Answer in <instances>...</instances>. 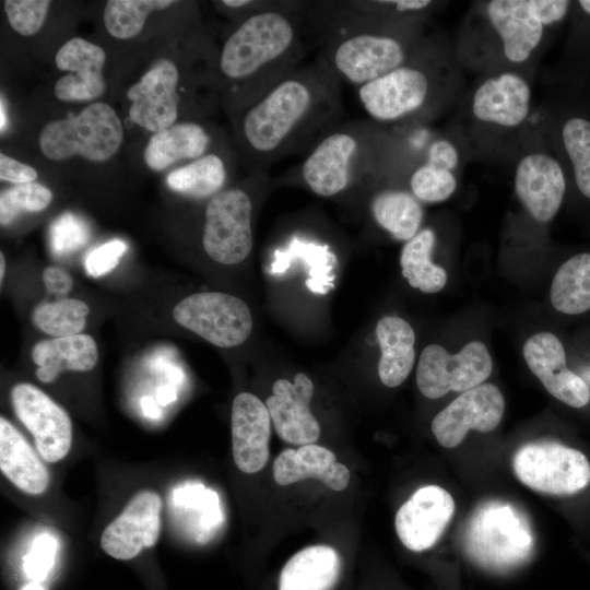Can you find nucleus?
<instances>
[{
	"label": "nucleus",
	"mask_w": 590,
	"mask_h": 590,
	"mask_svg": "<svg viewBox=\"0 0 590 590\" xmlns=\"http://www.w3.org/2000/svg\"><path fill=\"white\" fill-rule=\"evenodd\" d=\"M141 406L143 414L149 418H158L161 411L157 408L155 401L151 397H144L141 399Z\"/></svg>",
	"instance_id": "09e8293b"
},
{
	"label": "nucleus",
	"mask_w": 590,
	"mask_h": 590,
	"mask_svg": "<svg viewBox=\"0 0 590 590\" xmlns=\"http://www.w3.org/2000/svg\"><path fill=\"white\" fill-rule=\"evenodd\" d=\"M232 450L237 468L256 473L269 459L271 417L263 403L250 392H240L232 405Z\"/></svg>",
	"instance_id": "b1692460"
},
{
	"label": "nucleus",
	"mask_w": 590,
	"mask_h": 590,
	"mask_svg": "<svg viewBox=\"0 0 590 590\" xmlns=\"http://www.w3.org/2000/svg\"><path fill=\"white\" fill-rule=\"evenodd\" d=\"M388 134L370 122L337 125L297 166L300 180L320 197H334L368 174L382 172L390 158Z\"/></svg>",
	"instance_id": "20e7f679"
},
{
	"label": "nucleus",
	"mask_w": 590,
	"mask_h": 590,
	"mask_svg": "<svg viewBox=\"0 0 590 590\" xmlns=\"http://www.w3.org/2000/svg\"><path fill=\"white\" fill-rule=\"evenodd\" d=\"M87 238V227L71 213L62 214L50 227V247L56 256H66L79 250L86 244Z\"/></svg>",
	"instance_id": "79ce46f5"
},
{
	"label": "nucleus",
	"mask_w": 590,
	"mask_h": 590,
	"mask_svg": "<svg viewBox=\"0 0 590 590\" xmlns=\"http://www.w3.org/2000/svg\"><path fill=\"white\" fill-rule=\"evenodd\" d=\"M173 317L180 326L219 347L244 343L252 329V317L240 298L221 292H202L178 302Z\"/></svg>",
	"instance_id": "9b49d317"
},
{
	"label": "nucleus",
	"mask_w": 590,
	"mask_h": 590,
	"mask_svg": "<svg viewBox=\"0 0 590 590\" xmlns=\"http://www.w3.org/2000/svg\"><path fill=\"white\" fill-rule=\"evenodd\" d=\"M179 83L180 71L174 60L161 58L155 61L127 90L130 120L152 133L175 125L181 99Z\"/></svg>",
	"instance_id": "4468645a"
},
{
	"label": "nucleus",
	"mask_w": 590,
	"mask_h": 590,
	"mask_svg": "<svg viewBox=\"0 0 590 590\" xmlns=\"http://www.w3.org/2000/svg\"><path fill=\"white\" fill-rule=\"evenodd\" d=\"M557 156L568 185L590 205V99L574 95L558 105L552 125Z\"/></svg>",
	"instance_id": "ddd939ff"
},
{
	"label": "nucleus",
	"mask_w": 590,
	"mask_h": 590,
	"mask_svg": "<svg viewBox=\"0 0 590 590\" xmlns=\"http://www.w3.org/2000/svg\"><path fill=\"white\" fill-rule=\"evenodd\" d=\"M211 148L212 135L206 127L196 121L176 122L151 135L143 160L150 169L162 172L179 161L197 160Z\"/></svg>",
	"instance_id": "bb28decb"
},
{
	"label": "nucleus",
	"mask_w": 590,
	"mask_h": 590,
	"mask_svg": "<svg viewBox=\"0 0 590 590\" xmlns=\"http://www.w3.org/2000/svg\"><path fill=\"white\" fill-rule=\"evenodd\" d=\"M370 211L380 227L403 241L420 232L424 216L421 202L411 191L396 188L378 191L371 199Z\"/></svg>",
	"instance_id": "473e14b6"
},
{
	"label": "nucleus",
	"mask_w": 590,
	"mask_h": 590,
	"mask_svg": "<svg viewBox=\"0 0 590 590\" xmlns=\"http://www.w3.org/2000/svg\"><path fill=\"white\" fill-rule=\"evenodd\" d=\"M505 400L493 384H482L462 392L432 422V432L445 448L460 445L469 430L488 433L502 421Z\"/></svg>",
	"instance_id": "f3484780"
},
{
	"label": "nucleus",
	"mask_w": 590,
	"mask_h": 590,
	"mask_svg": "<svg viewBox=\"0 0 590 590\" xmlns=\"http://www.w3.org/2000/svg\"><path fill=\"white\" fill-rule=\"evenodd\" d=\"M37 170L4 153H0V179L15 185L34 182Z\"/></svg>",
	"instance_id": "49530a36"
},
{
	"label": "nucleus",
	"mask_w": 590,
	"mask_h": 590,
	"mask_svg": "<svg viewBox=\"0 0 590 590\" xmlns=\"http://www.w3.org/2000/svg\"><path fill=\"white\" fill-rule=\"evenodd\" d=\"M409 187L420 202L437 203L452 196L457 189V178L453 172L424 161L411 170Z\"/></svg>",
	"instance_id": "58836bf2"
},
{
	"label": "nucleus",
	"mask_w": 590,
	"mask_h": 590,
	"mask_svg": "<svg viewBox=\"0 0 590 590\" xmlns=\"http://www.w3.org/2000/svg\"><path fill=\"white\" fill-rule=\"evenodd\" d=\"M57 546V541L49 534H42L34 540L23 559V570L27 578L35 582L46 579L54 567Z\"/></svg>",
	"instance_id": "37998d69"
},
{
	"label": "nucleus",
	"mask_w": 590,
	"mask_h": 590,
	"mask_svg": "<svg viewBox=\"0 0 590 590\" xmlns=\"http://www.w3.org/2000/svg\"><path fill=\"white\" fill-rule=\"evenodd\" d=\"M14 412L34 436L39 456L49 463L63 459L72 442V424L68 413L34 385L22 382L13 387Z\"/></svg>",
	"instance_id": "2eb2a0df"
},
{
	"label": "nucleus",
	"mask_w": 590,
	"mask_h": 590,
	"mask_svg": "<svg viewBox=\"0 0 590 590\" xmlns=\"http://www.w3.org/2000/svg\"><path fill=\"white\" fill-rule=\"evenodd\" d=\"M228 179L225 157L210 151L174 170L166 178L167 186L175 192L192 199H211L222 190Z\"/></svg>",
	"instance_id": "2f4dec72"
},
{
	"label": "nucleus",
	"mask_w": 590,
	"mask_h": 590,
	"mask_svg": "<svg viewBox=\"0 0 590 590\" xmlns=\"http://www.w3.org/2000/svg\"><path fill=\"white\" fill-rule=\"evenodd\" d=\"M123 137L116 110L106 103L94 102L75 116L47 122L38 144L44 156L52 161L81 156L102 163L119 151Z\"/></svg>",
	"instance_id": "0eeeda50"
},
{
	"label": "nucleus",
	"mask_w": 590,
	"mask_h": 590,
	"mask_svg": "<svg viewBox=\"0 0 590 590\" xmlns=\"http://www.w3.org/2000/svg\"><path fill=\"white\" fill-rule=\"evenodd\" d=\"M50 3L47 0H5L3 9L9 24L16 33L32 36L44 25Z\"/></svg>",
	"instance_id": "a19ab883"
},
{
	"label": "nucleus",
	"mask_w": 590,
	"mask_h": 590,
	"mask_svg": "<svg viewBox=\"0 0 590 590\" xmlns=\"http://www.w3.org/2000/svg\"><path fill=\"white\" fill-rule=\"evenodd\" d=\"M515 191L523 208L538 222L547 223L558 213L568 190V178L557 155L534 151L518 162Z\"/></svg>",
	"instance_id": "dca6fc26"
},
{
	"label": "nucleus",
	"mask_w": 590,
	"mask_h": 590,
	"mask_svg": "<svg viewBox=\"0 0 590 590\" xmlns=\"http://www.w3.org/2000/svg\"><path fill=\"white\" fill-rule=\"evenodd\" d=\"M321 58L339 81L356 87L414 58L428 44L421 26L309 25Z\"/></svg>",
	"instance_id": "7ed1b4c3"
},
{
	"label": "nucleus",
	"mask_w": 590,
	"mask_h": 590,
	"mask_svg": "<svg viewBox=\"0 0 590 590\" xmlns=\"http://www.w3.org/2000/svg\"><path fill=\"white\" fill-rule=\"evenodd\" d=\"M54 194L49 188L38 182L14 185L1 192L0 224L10 225L25 212H40L51 203Z\"/></svg>",
	"instance_id": "4c0bfd02"
},
{
	"label": "nucleus",
	"mask_w": 590,
	"mask_h": 590,
	"mask_svg": "<svg viewBox=\"0 0 590 590\" xmlns=\"http://www.w3.org/2000/svg\"><path fill=\"white\" fill-rule=\"evenodd\" d=\"M523 357L530 370L555 399L575 409L589 404L590 388L579 374L568 367L565 347L557 335L547 331L533 334L523 345Z\"/></svg>",
	"instance_id": "a211bd4d"
},
{
	"label": "nucleus",
	"mask_w": 590,
	"mask_h": 590,
	"mask_svg": "<svg viewBox=\"0 0 590 590\" xmlns=\"http://www.w3.org/2000/svg\"><path fill=\"white\" fill-rule=\"evenodd\" d=\"M516 476L533 491L566 496L590 483V462L578 449L552 440L521 446L514 455Z\"/></svg>",
	"instance_id": "1a4fd4ad"
},
{
	"label": "nucleus",
	"mask_w": 590,
	"mask_h": 590,
	"mask_svg": "<svg viewBox=\"0 0 590 590\" xmlns=\"http://www.w3.org/2000/svg\"><path fill=\"white\" fill-rule=\"evenodd\" d=\"M286 252L303 257L309 266V278L306 280V285L310 291L326 294L333 287L334 276L330 272L333 270L332 262L335 258L327 248L293 243Z\"/></svg>",
	"instance_id": "ea45409f"
},
{
	"label": "nucleus",
	"mask_w": 590,
	"mask_h": 590,
	"mask_svg": "<svg viewBox=\"0 0 590 590\" xmlns=\"http://www.w3.org/2000/svg\"><path fill=\"white\" fill-rule=\"evenodd\" d=\"M272 394L266 401L276 434L294 445L314 444L320 435V425L309 409L314 384L304 373L294 377V382L278 379Z\"/></svg>",
	"instance_id": "5701e85b"
},
{
	"label": "nucleus",
	"mask_w": 590,
	"mask_h": 590,
	"mask_svg": "<svg viewBox=\"0 0 590 590\" xmlns=\"http://www.w3.org/2000/svg\"><path fill=\"white\" fill-rule=\"evenodd\" d=\"M455 514V500L445 488L426 485L399 508L394 527L401 543L412 552L434 546Z\"/></svg>",
	"instance_id": "6ab92c4d"
},
{
	"label": "nucleus",
	"mask_w": 590,
	"mask_h": 590,
	"mask_svg": "<svg viewBox=\"0 0 590 590\" xmlns=\"http://www.w3.org/2000/svg\"><path fill=\"white\" fill-rule=\"evenodd\" d=\"M88 306L75 298H62L36 306L32 312L33 323L48 335L62 338L80 334L86 324Z\"/></svg>",
	"instance_id": "e433bc0d"
},
{
	"label": "nucleus",
	"mask_w": 590,
	"mask_h": 590,
	"mask_svg": "<svg viewBox=\"0 0 590 590\" xmlns=\"http://www.w3.org/2000/svg\"><path fill=\"white\" fill-rule=\"evenodd\" d=\"M435 243L436 235L433 229H420L413 238L405 241L400 255L402 275L412 287L428 294L439 292L447 283L445 269L432 261Z\"/></svg>",
	"instance_id": "72a5a7b5"
},
{
	"label": "nucleus",
	"mask_w": 590,
	"mask_h": 590,
	"mask_svg": "<svg viewBox=\"0 0 590 590\" xmlns=\"http://www.w3.org/2000/svg\"><path fill=\"white\" fill-rule=\"evenodd\" d=\"M174 3L172 0H110L104 8V25L114 38L131 39L142 31L153 12L166 10Z\"/></svg>",
	"instance_id": "c9c22d12"
},
{
	"label": "nucleus",
	"mask_w": 590,
	"mask_h": 590,
	"mask_svg": "<svg viewBox=\"0 0 590 590\" xmlns=\"http://www.w3.org/2000/svg\"><path fill=\"white\" fill-rule=\"evenodd\" d=\"M531 86L515 71H503L484 79L471 97L473 118L503 129L520 127L531 110Z\"/></svg>",
	"instance_id": "412c9836"
},
{
	"label": "nucleus",
	"mask_w": 590,
	"mask_h": 590,
	"mask_svg": "<svg viewBox=\"0 0 590 590\" xmlns=\"http://www.w3.org/2000/svg\"><path fill=\"white\" fill-rule=\"evenodd\" d=\"M43 281L48 292L63 296L73 287L71 275L62 268L47 267L43 271Z\"/></svg>",
	"instance_id": "de8ad7c7"
},
{
	"label": "nucleus",
	"mask_w": 590,
	"mask_h": 590,
	"mask_svg": "<svg viewBox=\"0 0 590 590\" xmlns=\"http://www.w3.org/2000/svg\"><path fill=\"white\" fill-rule=\"evenodd\" d=\"M0 115H1L0 129H1V133H3V130L7 127V116H5V108L3 106V99L2 98H1V102H0Z\"/></svg>",
	"instance_id": "3c124183"
},
{
	"label": "nucleus",
	"mask_w": 590,
	"mask_h": 590,
	"mask_svg": "<svg viewBox=\"0 0 590 590\" xmlns=\"http://www.w3.org/2000/svg\"><path fill=\"white\" fill-rule=\"evenodd\" d=\"M376 337L381 350L379 378L389 388L398 387L414 365V330L403 318L385 316L376 324Z\"/></svg>",
	"instance_id": "c756f323"
},
{
	"label": "nucleus",
	"mask_w": 590,
	"mask_h": 590,
	"mask_svg": "<svg viewBox=\"0 0 590 590\" xmlns=\"http://www.w3.org/2000/svg\"><path fill=\"white\" fill-rule=\"evenodd\" d=\"M176 392L169 386H162L157 389L156 398L157 402L162 405H167L176 400Z\"/></svg>",
	"instance_id": "8fccbe9b"
},
{
	"label": "nucleus",
	"mask_w": 590,
	"mask_h": 590,
	"mask_svg": "<svg viewBox=\"0 0 590 590\" xmlns=\"http://www.w3.org/2000/svg\"><path fill=\"white\" fill-rule=\"evenodd\" d=\"M31 355L37 365L36 376L43 382L54 381L63 370H91L98 359L94 339L81 333L40 341Z\"/></svg>",
	"instance_id": "c85d7f7f"
},
{
	"label": "nucleus",
	"mask_w": 590,
	"mask_h": 590,
	"mask_svg": "<svg viewBox=\"0 0 590 590\" xmlns=\"http://www.w3.org/2000/svg\"><path fill=\"white\" fill-rule=\"evenodd\" d=\"M344 565L332 546L317 544L295 553L281 568L276 590H338Z\"/></svg>",
	"instance_id": "393cba45"
},
{
	"label": "nucleus",
	"mask_w": 590,
	"mask_h": 590,
	"mask_svg": "<svg viewBox=\"0 0 590 590\" xmlns=\"http://www.w3.org/2000/svg\"><path fill=\"white\" fill-rule=\"evenodd\" d=\"M437 63L427 45L406 63L358 86L362 107L378 123L422 118L430 110L438 92Z\"/></svg>",
	"instance_id": "423d86ee"
},
{
	"label": "nucleus",
	"mask_w": 590,
	"mask_h": 590,
	"mask_svg": "<svg viewBox=\"0 0 590 590\" xmlns=\"http://www.w3.org/2000/svg\"><path fill=\"white\" fill-rule=\"evenodd\" d=\"M252 200L241 187L225 188L209 199L204 211L202 246L221 264H237L252 249Z\"/></svg>",
	"instance_id": "9d476101"
},
{
	"label": "nucleus",
	"mask_w": 590,
	"mask_h": 590,
	"mask_svg": "<svg viewBox=\"0 0 590 590\" xmlns=\"http://www.w3.org/2000/svg\"><path fill=\"white\" fill-rule=\"evenodd\" d=\"M573 1L492 0L484 15L499 39L505 59L523 64L539 48L546 33L569 19Z\"/></svg>",
	"instance_id": "6e6552de"
},
{
	"label": "nucleus",
	"mask_w": 590,
	"mask_h": 590,
	"mask_svg": "<svg viewBox=\"0 0 590 590\" xmlns=\"http://www.w3.org/2000/svg\"><path fill=\"white\" fill-rule=\"evenodd\" d=\"M342 102L338 78L319 56L300 66L235 115L237 140L255 168L314 146L338 125Z\"/></svg>",
	"instance_id": "f257e3e1"
},
{
	"label": "nucleus",
	"mask_w": 590,
	"mask_h": 590,
	"mask_svg": "<svg viewBox=\"0 0 590 590\" xmlns=\"http://www.w3.org/2000/svg\"><path fill=\"white\" fill-rule=\"evenodd\" d=\"M492 368L488 350L480 341L469 342L456 354L429 344L420 355L416 384L426 398L439 399L450 391L462 393L482 385Z\"/></svg>",
	"instance_id": "f8f14e48"
},
{
	"label": "nucleus",
	"mask_w": 590,
	"mask_h": 590,
	"mask_svg": "<svg viewBox=\"0 0 590 590\" xmlns=\"http://www.w3.org/2000/svg\"><path fill=\"white\" fill-rule=\"evenodd\" d=\"M105 50L84 38L66 42L55 56L56 67L67 74L54 86L55 96L61 102H87L101 97L105 90L103 69Z\"/></svg>",
	"instance_id": "4be33fe9"
},
{
	"label": "nucleus",
	"mask_w": 590,
	"mask_h": 590,
	"mask_svg": "<svg viewBox=\"0 0 590 590\" xmlns=\"http://www.w3.org/2000/svg\"><path fill=\"white\" fill-rule=\"evenodd\" d=\"M463 548L479 566L507 571L522 565L534 548L529 519L511 503L489 499L476 506L463 529Z\"/></svg>",
	"instance_id": "39448f33"
},
{
	"label": "nucleus",
	"mask_w": 590,
	"mask_h": 590,
	"mask_svg": "<svg viewBox=\"0 0 590 590\" xmlns=\"http://www.w3.org/2000/svg\"><path fill=\"white\" fill-rule=\"evenodd\" d=\"M273 476L283 486L312 477L340 492L349 485L350 470L337 461L331 450L309 444L283 450L273 462Z\"/></svg>",
	"instance_id": "a878e982"
},
{
	"label": "nucleus",
	"mask_w": 590,
	"mask_h": 590,
	"mask_svg": "<svg viewBox=\"0 0 590 590\" xmlns=\"http://www.w3.org/2000/svg\"><path fill=\"white\" fill-rule=\"evenodd\" d=\"M161 509L162 500L155 492H139L103 531L102 548L111 557L126 560L153 546L160 536Z\"/></svg>",
	"instance_id": "aec40b11"
},
{
	"label": "nucleus",
	"mask_w": 590,
	"mask_h": 590,
	"mask_svg": "<svg viewBox=\"0 0 590 590\" xmlns=\"http://www.w3.org/2000/svg\"><path fill=\"white\" fill-rule=\"evenodd\" d=\"M0 469L12 484L31 495L44 493L50 482L45 464L4 417L0 418Z\"/></svg>",
	"instance_id": "cd10ccee"
},
{
	"label": "nucleus",
	"mask_w": 590,
	"mask_h": 590,
	"mask_svg": "<svg viewBox=\"0 0 590 590\" xmlns=\"http://www.w3.org/2000/svg\"><path fill=\"white\" fill-rule=\"evenodd\" d=\"M127 250V245L120 239L109 240L88 252L84 267L88 275L103 276L113 271Z\"/></svg>",
	"instance_id": "c03bdc74"
},
{
	"label": "nucleus",
	"mask_w": 590,
	"mask_h": 590,
	"mask_svg": "<svg viewBox=\"0 0 590 590\" xmlns=\"http://www.w3.org/2000/svg\"><path fill=\"white\" fill-rule=\"evenodd\" d=\"M554 309L567 316L590 311V251L577 252L557 269L550 290Z\"/></svg>",
	"instance_id": "7c9ffc66"
},
{
	"label": "nucleus",
	"mask_w": 590,
	"mask_h": 590,
	"mask_svg": "<svg viewBox=\"0 0 590 590\" xmlns=\"http://www.w3.org/2000/svg\"><path fill=\"white\" fill-rule=\"evenodd\" d=\"M425 162L450 172L456 170L460 163L457 146L448 139L438 138L426 149Z\"/></svg>",
	"instance_id": "a18cd8bd"
},
{
	"label": "nucleus",
	"mask_w": 590,
	"mask_h": 590,
	"mask_svg": "<svg viewBox=\"0 0 590 590\" xmlns=\"http://www.w3.org/2000/svg\"><path fill=\"white\" fill-rule=\"evenodd\" d=\"M20 590H45L39 582L32 581L31 583L25 585Z\"/></svg>",
	"instance_id": "603ef678"
},
{
	"label": "nucleus",
	"mask_w": 590,
	"mask_h": 590,
	"mask_svg": "<svg viewBox=\"0 0 590 590\" xmlns=\"http://www.w3.org/2000/svg\"><path fill=\"white\" fill-rule=\"evenodd\" d=\"M570 35L565 56L566 78L581 85L590 78V0L573 1Z\"/></svg>",
	"instance_id": "f704fd0d"
},
{
	"label": "nucleus",
	"mask_w": 590,
	"mask_h": 590,
	"mask_svg": "<svg viewBox=\"0 0 590 590\" xmlns=\"http://www.w3.org/2000/svg\"><path fill=\"white\" fill-rule=\"evenodd\" d=\"M311 2L274 1L240 21L216 56V79L233 117L300 67Z\"/></svg>",
	"instance_id": "f03ea898"
},
{
	"label": "nucleus",
	"mask_w": 590,
	"mask_h": 590,
	"mask_svg": "<svg viewBox=\"0 0 590 590\" xmlns=\"http://www.w3.org/2000/svg\"><path fill=\"white\" fill-rule=\"evenodd\" d=\"M5 271V259L2 252H0V282L2 284Z\"/></svg>",
	"instance_id": "864d4df0"
}]
</instances>
